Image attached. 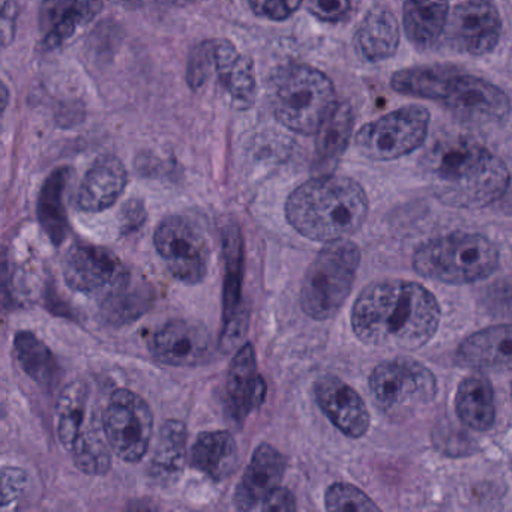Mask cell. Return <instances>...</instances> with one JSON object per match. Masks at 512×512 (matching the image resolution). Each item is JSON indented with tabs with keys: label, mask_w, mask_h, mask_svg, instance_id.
<instances>
[{
	"label": "cell",
	"mask_w": 512,
	"mask_h": 512,
	"mask_svg": "<svg viewBox=\"0 0 512 512\" xmlns=\"http://www.w3.org/2000/svg\"><path fill=\"white\" fill-rule=\"evenodd\" d=\"M482 302L488 313L512 320V278H503L484 290Z\"/></svg>",
	"instance_id": "d590c367"
},
{
	"label": "cell",
	"mask_w": 512,
	"mask_h": 512,
	"mask_svg": "<svg viewBox=\"0 0 512 512\" xmlns=\"http://www.w3.org/2000/svg\"><path fill=\"white\" fill-rule=\"evenodd\" d=\"M155 296L151 287L140 284L131 286V280L121 289L107 295L101 304L104 319L112 325L122 326L136 322L143 314L148 313L154 305Z\"/></svg>",
	"instance_id": "d6a6232c"
},
{
	"label": "cell",
	"mask_w": 512,
	"mask_h": 512,
	"mask_svg": "<svg viewBox=\"0 0 512 512\" xmlns=\"http://www.w3.org/2000/svg\"><path fill=\"white\" fill-rule=\"evenodd\" d=\"M239 451L229 431H205L197 436L191 448V466L212 481H224L235 473Z\"/></svg>",
	"instance_id": "cb8c5ba5"
},
{
	"label": "cell",
	"mask_w": 512,
	"mask_h": 512,
	"mask_svg": "<svg viewBox=\"0 0 512 512\" xmlns=\"http://www.w3.org/2000/svg\"><path fill=\"white\" fill-rule=\"evenodd\" d=\"M103 10V0H44L40 29L47 49L67 43L77 29L89 25Z\"/></svg>",
	"instance_id": "44dd1931"
},
{
	"label": "cell",
	"mask_w": 512,
	"mask_h": 512,
	"mask_svg": "<svg viewBox=\"0 0 512 512\" xmlns=\"http://www.w3.org/2000/svg\"><path fill=\"white\" fill-rule=\"evenodd\" d=\"M269 100L278 122L304 136L317 134L338 106L331 79L308 65H286L275 71Z\"/></svg>",
	"instance_id": "277c9868"
},
{
	"label": "cell",
	"mask_w": 512,
	"mask_h": 512,
	"mask_svg": "<svg viewBox=\"0 0 512 512\" xmlns=\"http://www.w3.org/2000/svg\"><path fill=\"white\" fill-rule=\"evenodd\" d=\"M370 203L364 188L346 176H319L296 188L286 202L290 226L307 239L332 242L358 232Z\"/></svg>",
	"instance_id": "3957f363"
},
{
	"label": "cell",
	"mask_w": 512,
	"mask_h": 512,
	"mask_svg": "<svg viewBox=\"0 0 512 512\" xmlns=\"http://www.w3.org/2000/svg\"><path fill=\"white\" fill-rule=\"evenodd\" d=\"M361 265V250L349 239L326 242L305 272L301 307L311 319H332L349 298Z\"/></svg>",
	"instance_id": "8992f818"
},
{
	"label": "cell",
	"mask_w": 512,
	"mask_h": 512,
	"mask_svg": "<svg viewBox=\"0 0 512 512\" xmlns=\"http://www.w3.org/2000/svg\"><path fill=\"white\" fill-rule=\"evenodd\" d=\"M266 382L257 370L256 349L247 343L233 356L227 376V406L230 415L244 421L266 400Z\"/></svg>",
	"instance_id": "d6986e66"
},
{
	"label": "cell",
	"mask_w": 512,
	"mask_h": 512,
	"mask_svg": "<svg viewBox=\"0 0 512 512\" xmlns=\"http://www.w3.org/2000/svg\"><path fill=\"white\" fill-rule=\"evenodd\" d=\"M26 473L17 467H4L2 470V505H10L25 490Z\"/></svg>",
	"instance_id": "ab89813d"
},
{
	"label": "cell",
	"mask_w": 512,
	"mask_h": 512,
	"mask_svg": "<svg viewBox=\"0 0 512 512\" xmlns=\"http://www.w3.org/2000/svg\"><path fill=\"white\" fill-rule=\"evenodd\" d=\"M224 277L223 332L220 344L224 350L233 349L245 334L247 316L242 310V278H244V241L241 230L227 226L223 233Z\"/></svg>",
	"instance_id": "5bb4252c"
},
{
	"label": "cell",
	"mask_w": 512,
	"mask_h": 512,
	"mask_svg": "<svg viewBox=\"0 0 512 512\" xmlns=\"http://www.w3.org/2000/svg\"><path fill=\"white\" fill-rule=\"evenodd\" d=\"M368 386L377 409L391 419H404L424 409L433 403L439 389L427 365L404 356L377 364Z\"/></svg>",
	"instance_id": "52a82bcc"
},
{
	"label": "cell",
	"mask_w": 512,
	"mask_h": 512,
	"mask_svg": "<svg viewBox=\"0 0 512 512\" xmlns=\"http://www.w3.org/2000/svg\"><path fill=\"white\" fill-rule=\"evenodd\" d=\"M187 2H194V0H187Z\"/></svg>",
	"instance_id": "ee69618b"
},
{
	"label": "cell",
	"mask_w": 512,
	"mask_h": 512,
	"mask_svg": "<svg viewBox=\"0 0 512 512\" xmlns=\"http://www.w3.org/2000/svg\"><path fill=\"white\" fill-rule=\"evenodd\" d=\"M304 0H250V7L256 16L272 22H283L292 17Z\"/></svg>",
	"instance_id": "74e56055"
},
{
	"label": "cell",
	"mask_w": 512,
	"mask_h": 512,
	"mask_svg": "<svg viewBox=\"0 0 512 512\" xmlns=\"http://www.w3.org/2000/svg\"><path fill=\"white\" fill-rule=\"evenodd\" d=\"M511 464H512V460H511Z\"/></svg>",
	"instance_id": "f6af8a7d"
},
{
	"label": "cell",
	"mask_w": 512,
	"mask_h": 512,
	"mask_svg": "<svg viewBox=\"0 0 512 512\" xmlns=\"http://www.w3.org/2000/svg\"><path fill=\"white\" fill-rule=\"evenodd\" d=\"M212 73L238 109H250L256 100L254 65L227 40L212 41Z\"/></svg>",
	"instance_id": "ffe728a7"
},
{
	"label": "cell",
	"mask_w": 512,
	"mask_h": 512,
	"mask_svg": "<svg viewBox=\"0 0 512 512\" xmlns=\"http://www.w3.org/2000/svg\"><path fill=\"white\" fill-rule=\"evenodd\" d=\"M17 17V11H16V4L14 2H5L4 4V20H2V25H4V28H2V31H4V41L5 44L8 43V40H11L13 38V34H11V31H13L14 22H16Z\"/></svg>",
	"instance_id": "7bdbcfd3"
},
{
	"label": "cell",
	"mask_w": 512,
	"mask_h": 512,
	"mask_svg": "<svg viewBox=\"0 0 512 512\" xmlns=\"http://www.w3.org/2000/svg\"><path fill=\"white\" fill-rule=\"evenodd\" d=\"M307 8L320 22L338 23L349 14L350 0H307Z\"/></svg>",
	"instance_id": "f35d334b"
},
{
	"label": "cell",
	"mask_w": 512,
	"mask_h": 512,
	"mask_svg": "<svg viewBox=\"0 0 512 512\" xmlns=\"http://www.w3.org/2000/svg\"><path fill=\"white\" fill-rule=\"evenodd\" d=\"M128 173L115 155L95 161L77 191L76 202L85 212H103L112 208L125 191Z\"/></svg>",
	"instance_id": "7402d4cb"
},
{
	"label": "cell",
	"mask_w": 512,
	"mask_h": 512,
	"mask_svg": "<svg viewBox=\"0 0 512 512\" xmlns=\"http://www.w3.org/2000/svg\"><path fill=\"white\" fill-rule=\"evenodd\" d=\"M70 170L67 167L55 170L47 179L38 200V218L50 241L61 245L67 239L68 217L65 211L64 194Z\"/></svg>",
	"instance_id": "4dcf8cb0"
},
{
	"label": "cell",
	"mask_w": 512,
	"mask_h": 512,
	"mask_svg": "<svg viewBox=\"0 0 512 512\" xmlns=\"http://www.w3.org/2000/svg\"><path fill=\"white\" fill-rule=\"evenodd\" d=\"M296 499L292 491L287 488L278 487L277 490L272 491L265 502L260 505L262 511L277 512V511H296Z\"/></svg>",
	"instance_id": "b9f144b4"
},
{
	"label": "cell",
	"mask_w": 512,
	"mask_h": 512,
	"mask_svg": "<svg viewBox=\"0 0 512 512\" xmlns=\"http://www.w3.org/2000/svg\"><path fill=\"white\" fill-rule=\"evenodd\" d=\"M187 427L178 419L161 425L151 463V475L158 484L173 485L181 478L187 461Z\"/></svg>",
	"instance_id": "4316f807"
},
{
	"label": "cell",
	"mask_w": 512,
	"mask_h": 512,
	"mask_svg": "<svg viewBox=\"0 0 512 512\" xmlns=\"http://www.w3.org/2000/svg\"><path fill=\"white\" fill-rule=\"evenodd\" d=\"M355 125V113L349 103H341L335 107L332 115L323 122L317 131L316 151L320 160H337L349 145Z\"/></svg>",
	"instance_id": "836d02e7"
},
{
	"label": "cell",
	"mask_w": 512,
	"mask_h": 512,
	"mask_svg": "<svg viewBox=\"0 0 512 512\" xmlns=\"http://www.w3.org/2000/svg\"><path fill=\"white\" fill-rule=\"evenodd\" d=\"M286 472V460L274 446L262 443L254 451L235 493L236 508L251 511L260 508L266 497L280 487Z\"/></svg>",
	"instance_id": "ac0fdd59"
},
{
	"label": "cell",
	"mask_w": 512,
	"mask_h": 512,
	"mask_svg": "<svg viewBox=\"0 0 512 512\" xmlns=\"http://www.w3.org/2000/svg\"><path fill=\"white\" fill-rule=\"evenodd\" d=\"M62 271L74 292L104 298L131 280L130 272L113 251L91 244L73 245L65 254Z\"/></svg>",
	"instance_id": "8fae6325"
},
{
	"label": "cell",
	"mask_w": 512,
	"mask_h": 512,
	"mask_svg": "<svg viewBox=\"0 0 512 512\" xmlns=\"http://www.w3.org/2000/svg\"><path fill=\"white\" fill-rule=\"evenodd\" d=\"M446 29L449 43L458 52L482 56L493 52L499 44L502 19L491 0H466L455 5Z\"/></svg>",
	"instance_id": "4fadbf2b"
},
{
	"label": "cell",
	"mask_w": 512,
	"mask_h": 512,
	"mask_svg": "<svg viewBox=\"0 0 512 512\" xmlns=\"http://www.w3.org/2000/svg\"><path fill=\"white\" fill-rule=\"evenodd\" d=\"M328 511H380V506L367 493L347 482H335L326 490Z\"/></svg>",
	"instance_id": "e575fe53"
},
{
	"label": "cell",
	"mask_w": 512,
	"mask_h": 512,
	"mask_svg": "<svg viewBox=\"0 0 512 512\" xmlns=\"http://www.w3.org/2000/svg\"><path fill=\"white\" fill-rule=\"evenodd\" d=\"M91 395V386L85 380L68 383L59 395L56 404L58 437L67 451H71L80 431L97 409V404H91Z\"/></svg>",
	"instance_id": "83f0119b"
},
{
	"label": "cell",
	"mask_w": 512,
	"mask_h": 512,
	"mask_svg": "<svg viewBox=\"0 0 512 512\" xmlns=\"http://www.w3.org/2000/svg\"><path fill=\"white\" fill-rule=\"evenodd\" d=\"M442 104L455 118L475 125L499 124L511 112V101L502 89L463 73L454 77Z\"/></svg>",
	"instance_id": "7c38bea8"
},
{
	"label": "cell",
	"mask_w": 512,
	"mask_h": 512,
	"mask_svg": "<svg viewBox=\"0 0 512 512\" xmlns=\"http://www.w3.org/2000/svg\"><path fill=\"white\" fill-rule=\"evenodd\" d=\"M442 319L436 296L415 281L382 280L365 287L352 308V329L359 341L382 349L427 346Z\"/></svg>",
	"instance_id": "6da1fadb"
},
{
	"label": "cell",
	"mask_w": 512,
	"mask_h": 512,
	"mask_svg": "<svg viewBox=\"0 0 512 512\" xmlns=\"http://www.w3.org/2000/svg\"><path fill=\"white\" fill-rule=\"evenodd\" d=\"M412 265L421 277L440 283H478L499 268L500 251L482 233L452 232L419 245Z\"/></svg>",
	"instance_id": "5b68a950"
},
{
	"label": "cell",
	"mask_w": 512,
	"mask_h": 512,
	"mask_svg": "<svg viewBox=\"0 0 512 512\" xmlns=\"http://www.w3.org/2000/svg\"><path fill=\"white\" fill-rule=\"evenodd\" d=\"M400 44V25L385 7H374L355 35V47L362 59L380 62L391 58Z\"/></svg>",
	"instance_id": "d4e9b609"
},
{
	"label": "cell",
	"mask_w": 512,
	"mask_h": 512,
	"mask_svg": "<svg viewBox=\"0 0 512 512\" xmlns=\"http://www.w3.org/2000/svg\"><path fill=\"white\" fill-rule=\"evenodd\" d=\"M14 352L23 371L35 382L44 386L55 383L59 365L52 350L31 331L17 332L14 338Z\"/></svg>",
	"instance_id": "1f68e13d"
},
{
	"label": "cell",
	"mask_w": 512,
	"mask_h": 512,
	"mask_svg": "<svg viewBox=\"0 0 512 512\" xmlns=\"http://www.w3.org/2000/svg\"><path fill=\"white\" fill-rule=\"evenodd\" d=\"M455 412L470 430L488 431L496 421L494 389L482 374L461 380L455 392Z\"/></svg>",
	"instance_id": "484cf974"
},
{
	"label": "cell",
	"mask_w": 512,
	"mask_h": 512,
	"mask_svg": "<svg viewBox=\"0 0 512 512\" xmlns=\"http://www.w3.org/2000/svg\"><path fill=\"white\" fill-rule=\"evenodd\" d=\"M112 451L104 431L103 415H100L97 407L80 431L76 443L71 448V455L80 472L101 476L112 469Z\"/></svg>",
	"instance_id": "f546056e"
},
{
	"label": "cell",
	"mask_w": 512,
	"mask_h": 512,
	"mask_svg": "<svg viewBox=\"0 0 512 512\" xmlns=\"http://www.w3.org/2000/svg\"><path fill=\"white\" fill-rule=\"evenodd\" d=\"M460 71L449 65H424L404 68L391 77L392 91L409 97L442 103L452 80Z\"/></svg>",
	"instance_id": "f1b7e54d"
},
{
	"label": "cell",
	"mask_w": 512,
	"mask_h": 512,
	"mask_svg": "<svg viewBox=\"0 0 512 512\" xmlns=\"http://www.w3.org/2000/svg\"><path fill=\"white\" fill-rule=\"evenodd\" d=\"M103 424L119 458L137 463L148 454L154 436V413L145 398L130 389L113 392L103 412Z\"/></svg>",
	"instance_id": "9c48e42d"
},
{
	"label": "cell",
	"mask_w": 512,
	"mask_h": 512,
	"mask_svg": "<svg viewBox=\"0 0 512 512\" xmlns=\"http://www.w3.org/2000/svg\"><path fill=\"white\" fill-rule=\"evenodd\" d=\"M314 395L322 412L344 436L361 439L370 430L371 416L364 398L340 377H320Z\"/></svg>",
	"instance_id": "2e32d148"
},
{
	"label": "cell",
	"mask_w": 512,
	"mask_h": 512,
	"mask_svg": "<svg viewBox=\"0 0 512 512\" xmlns=\"http://www.w3.org/2000/svg\"><path fill=\"white\" fill-rule=\"evenodd\" d=\"M211 335L200 323L172 320L149 341L152 356L172 367H196L211 355Z\"/></svg>",
	"instance_id": "9a60e30c"
},
{
	"label": "cell",
	"mask_w": 512,
	"mask_h": 512,
	"mask_svg": "<svg viewBox=\"0 0 512 512\" xmlns=\"http://www.w3.org/2000/svg\"><path fill=\"white\" fill-rule=\"evenodd\" d=\"M212 76V41H203L194 47L188 61L187 80L193 89L202 88Z\"/></svg>",
	"instance_id": "8d00e7d4"
},
{
	"label": "cell",
	"mask_w": 512,
	"mask_h": 512,
	"mask_svg": "<svg viewBox=\"0 0 512 512\" xmlns=\"http://www.w3.org/2000/svg\"><path fill=\"white\" fill-rule=\"evenodd\" d=\"M428 127L430 112L425 107H401L364 125L356 133V148L373 161L397 160L424 145Z\"/></svg>",
	"instance_id": "ba28073f"
},
{
	"label": "cell",
	"mask_w": 512,
	"mask_h": 512,
	"mask_svg": "<svg viewBox=\"0 0 512 512\" xmlns=\"http://www.w3.org/2000/svg\"><path fill=\"white\" fill-rule=\"evenodd\" d=\"M454 361L478 371L512 370V323L488 326L464 338Z\"/></svg>",
	"instance_id": "e0dca14e"
},
{
	"label": "cell",
	"mask_w": 512,
	"mask_h": 512,
	"mask_svg": "<svg viewBox=\"0 0 512 512\" xmlns=\"http://www.w3.org/2000/svg\"><path fill=\"white\" fill-rule=\"evenodd\" d=\"M146 221V208L142 200H130L122 208L121 230L124 235L137 232Z\"/></svg>",
	"instance_id": "60d3db41"
},
{
	"label": "cell",
	"mask_w": 512,
	"mask_h": 512,
	"mask_svg": "<svg viewBox=\"0 0 512 512\" xmlns=\"http://www.w3.org/2000/svg\"><path fill=\"white\" fill-rule=\"evenodd\" d=\"M448 20L449 0H404V34L416 49H433L446 31Z\"/></svg>",
	"instance_id": "603a6c76"
},
{
	"label": "cell",
	"mask_w": 512,
	"mask_h": 512,
	"mask_svg": "<svg viewBox=\"0 0 512 512\" xmlns=\"http://www.w3.org/2000/svg\"><path fill=\"white\" fill-rule=\"evenodd\" d=\"M421 169L442 205L467 211L493 205L511 182L508 167L497 155L464 137L434 143L422 157Z\"/></svg>",
	"instance_id": "7a4b0ae2"
},
{
	"label": "cell",
	"mask_w": 512,
	"mask_h": 512,
	"mask_svg": "<svg viewBox=\"0 0 512 512\" xmlns=\"http://www.w3.org/2000/svg\"><path fill=\"white\" fill-rule=\"evenodd\" d=\"M155 248L176 280L194 286L208 274V241L193 221L181 215H170L155 230Z\"/></svg>",
	"instance_id": "30bf717a"
}]
</instances>
